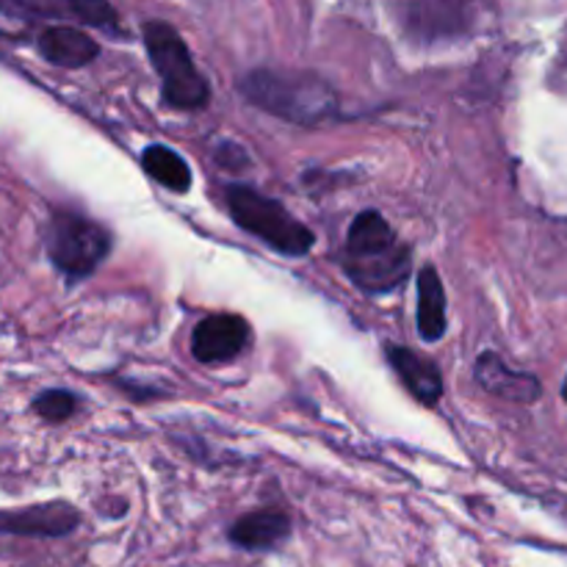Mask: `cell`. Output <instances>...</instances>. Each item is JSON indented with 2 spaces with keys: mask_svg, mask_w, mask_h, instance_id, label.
Listing matches in <instances>:
<instances>
[{
  "mask_svg": "<svg viewBox=\"0 0 567 567\" xmlns=\"http://www.w3.org/2000/svg\"><path fill=\"white\" fill-rule=\"evenodd\" d=\"M341 266L349 280L371 297H382L413 277V249L374 208L360 210L347 230Z\"/></svg>",
  "mask_w": 567,
  "mask_h": 567,
  "instance_id": "1",
  "label": "cell"
},
{
  "mask_svg": "<svg viewBox=\"0 0 567 567\" xmlns=\"http://www.w3.org/2000/svg\"><path fill=\"white\" fill-rule=\"evenodd\" d=\"M238 92L255 109L299 127L321 125L338 111V94L330 81L308 70L258 66L238 81Z\"/></svg>",
  "mask_w": 567,
  "mask_h": 567,
  "instance_id": "2",
  "label": "cell"
},
{
  "mask_svg": "<svg viewBox=\"0 0 567 567\" xmlns=\"http://www.w3.org/2000/svg\"><path fill=\"white\" fill-rule=\"evenodd\" d=\"M225 205L230 210V219L244 233L255 236L286 258H305L313 252L316 236L308 225L297 219L280 199L266 197L255 186L244 183H227Z\"/></svg>",
  "mask_w": 567,
  "mask_h": 567,
  "instance_id": "3",
  "label": "cell"
},
{
  "mask_svg": "<svg viewBox=\"0 0 567 567\" xmlns=\"http://www.w3.org/2000/svg\"><path fill=\"white\" fill-rule=\"evenodd\" d=\"M144 48H147L153 70L161 81V97L169 109L199 111L208 105V78L199 72L186 39L169 22L150 20L142 25Z\"/></svg>",
  "mask_w": 567,
  "mask_h": 567,
  "instance_id": "4",
  "label": "cell"
},
{
  "mask_svg": "<svg viewBox=\"0 0 567 567\" xmlns=\"http://www.w3.org/2000/svg\"><path fill=\"white\" fill-rule=\"evenodd\" d=\"M114 238L109 227L72 208L53 210L44 230V252L66 282H83L109 260Z\"/></svg>",
  "mask_w": 567,
  "mask_h": 567,
  "instance_id": "5",
  "label": "cell"
},
{
  "mask_svg": "<svg viewBox=\"0 0 567 567\" xmlns=\"http://www.w3.org/2000/svg\"><path fill=\"white\" fill-rule=\"evenodd\" d=\"M252 341V327L244 316L214 313L197 321L192 332V354L203 365L230 363L247 352Z\"/></svg>",
  "mask_w": 567,
  "mask_h": 567,
  "instance_id": "6",
  "label": "cell"
},
{
  "mask_svg": "<svg viewBox=\"0 0 567 567\" xmlns=\"http://www.w3.org/2000/svg\"><path fill=\"white\" fill-rule=\"evenodd\" d=\"M81 526V513L70 502H44L20 509H0V535L14 537H66Z\"/></svg>",
  "mask_w": 567,
  "mask_h": 567,
  "instance_id": "7",
  "label": "cell"
},
{
  "mask_svg": "<svg viewBox=\"0 0 567 567\" xmlns=\"http://www.w3.org/2000/svg\"><path fill=\"white\" fill-rule=\"evenodd\" d=\"M382 349H385L388 365L396 371L399 382L408 388L410 396L419 404H424V408H435L443 399V391H446L441 369L430 358L419 354L415 349L404 347V343L388 341Z\"/></svg>",
  "mask_w": 567,
  "mask_h": 567,
  "instance_id": "8",
  "label": "cell"
},
{
  "mask_svg": "<svg viewBox=\"0 0 567 567\" xmlns=\"http://www.w3.org/2000/svg\"><path fill=\"white\" fill-rule=\"evenodd\" d=\"M14 3L17 9L39 17V20H70L86 28H97L111 37H125L120 14L109 0H14Z\"/></svg>",
  "mask_w": 567,
  "mask_h": 567,
  "instance_id": "9",
  "label": "cell"
},
{
  "mask_svg": "<svg viewBox=\"0 0 567 567\" xmlns=\"http://www.w3.org/2000/svg\"><path fill=\"white\" fill-rule=\"evenodd\" d=\"M474 380L493 396L509 399L518 404H532L540 399L543 385L529 371H518L498 352H482L474 363Z\"/></svg>",
  "mask_w": 567,
  "mask_h": 567,
  "instance_id": "10",
  "label": "cell"
},
{
  "mask_svg": "<svg viewBox=\"0 0 567 567\" xmlns=\"http://www.w3.org/2000/svg\"><path fill=\"white\" fill-rule=\"evenodd\" d=\"M37 50L48 64L61 70H81L100 55L97 39L89 37L83 28L75 25H50L37 37Z\"/></svg>",
  "mask_w": 567,
  "mask_h": 567,
  "instance_id": "11",
  "label": "cell"
},
{
  "mask_svg": "<svg viewBox=\"0 0 567 567\" xmlns=\"http://www.w3.org/2000/svg\"><path fill=\"white\" fill-rule=\"evenodd\" d=\"M288 535H291V518L286 509L277 507L252 509V513L241 515L227 532L233 546L244 548V551H269V548L286 543Z\"/></svg>",
  "mask_w": 567,
  "mask_h": 567,
  "instance_id": "12",
  "label": "cell"
},
{
  "mask_svg": "<svg viewBox=\"0 0 567 567\" xmlns=\"http://www.w3.org/2000/svg\"><path fill=\"white\" fill-rule=\"evenodd\" d=\"M415 288H419V336L424 343H437L446 336L449 302L446 288H443V280L435 266L419 269Z\"/></svg>",
  "mask_w": 567,
  "mask_h": 567,
  "instance_id": "13",
  "label": "cell"
},
{
  "mask_svg": "<svg viewBox=\"0 0 567 567\" xmlns=\"http://www.w3.org/2000/svg\"><path fill=\"white\" fill-rule=\"evenodd\" d=\"M142 169L153 177L158 186L175 194H188L194 186V175L186 158L166 144H150L142 150Z\"/></svg>",
  "mask_w": 567,
  "mask_h": 567,
  "instance_id": "14",
  "label": "cell"
},
{
  "mask_svg": "<svg viewBox=\"0 0 567 567\" xmlns=\"http://www.w3.org/2000/svg\"><path fill=\"white\" fill-rule=\"evenodd\" d=\"M78 408H81V399L66 388H50L31 402V410L44 424H64L78 413Z\"/></svg>",
  "mask_w": 567,
  "mask_h": 567,
  "instance_id": "15",
  "label": "cell"
},
{
  "mask_svg": "<svg viewBox=\"0 0 567 567\" xmlns=\"http://www.w3.org/2000/svg\"><path fill=\"white\" fill-rule=\"evenodd\" d=\"M214 155H216V161H219V166H225V169H230V172H241L244 166L249 164L244 147H238V144H230V142H221L219 150H216Z\"/></svg>",
  "mask_w": 567,
  "mask_h": 567,
  "instance_id": "16",
  "label": "cell"
},
{
  "mask_svg": "<svg viewBox=\"0 0 567 567\" xmlns=\"http://www.w3.org/2000/svg\"><path fill=\"white\" fill-rule=\"evenodd\" d=\"M563 399L567 402V380H565V385H563Z\"/></svg>",
  "mask_w": 567,
  "mask_h": 567,
  "instance_id": "17",
  "label": "cell"
}]
</instances>
